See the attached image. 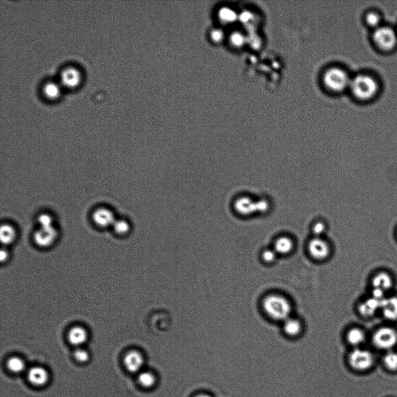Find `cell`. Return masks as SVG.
<instances>
[{"label": "cell", "instance_id": "2e32d148", "mask_svg": "<svg viewBox=\"0 0 397 397\" xmlns=\"http://www.w3.org/2000/svg\"><path fill=\"white\" fill-rule=\"evenodd\" d=\"M373 289L385 291L390 289L392 286L391 276L386 272L378 273L372 280Z\"/></svg>", "mask_w": 397, "mask_h": 397}, {"label": "cell", "instance_id": "277c9868", "mask_svg": "<svg viewBox=\"0 0 397 397\" xmlns=\"http://www.w3.org/2000/svg\"><path fill=\"white\" fill-rule=\"evenodd\" d=\"M327 88L334 92H341L350 85L351 80L345 72L339 68H331L323 76Z\"/></svg>", "mask_w": 397, "mask_h": 397}, {"label": "cell", "instance_id": "7a4b0ae2", "mask_svg": "<svg viewBox=\"0 0 397 397\" xmlns=\"http://www.w3.org/2000/svg\"><path fill=\"white\" fill-rule=\"evenodd\" d=\"M353 94L360 100H368L372 98L378 90V85L371 76L360 75L351 80L349 85Z\"/></svg>", "mask_w": 397, "mask_h": 397}, {"label": "cell", "instance_id": "e0dca14e", "mask_svg": "<svg viewBox=\"0 0 397 397\" xmlns=\"http://www.w3.org/2000/svg\"><path fill=\"white\" fill-rule=\"evenodd\" d=\"M294 248L292 240L288 237H281L276 240L274 250L277 254L286 255L291 253Z\"/></svg>", "mask_w": 397, "mask_h": 397}, {"label": "cell", "instance_id": "5b68a950", "mask_svg": "<svg viewBox=\"0 0 397 397\" xmlns=\"http://www.w3.org/2000/svg\"><path fill=\"white\" fill-rule=\"evenodd\" d=\"M348 363L351 368L356 371L368 370L373 366L374 357L372 353L366 349L356 348L348 356Z\"/></svg>", "mask_w": 397, "mask_h": 397}, {"label": "cell", "instance_id": "d4e9b609", "mask_svg": "<svg viewBox=\"0 0 397 397\" xmlns=\"http://www.w3.org/2000/svg\"><path fill=\"white\" fill-rule=\"evenodd\" d=\"M44 93L50 98H56L59 96L60 89L59 86L54 82H48L44 86Z\"/></svg>", "mask_w": 397, "mask_h": 397}, {"label": "cell", "instance_id": "6da1fadb", "mask_svg": "<svg viewBox=\"0 0 397 397\" xmlns=\"http://www.w3.org/2000/svg\"><path fill=\"white\" fill-rule=\"evenodd\" d=\"M262 307L271 319L283 322L290 318L292 309L290 301L279 294H271L266 297L262 301Z\"/></svg>", "mask_w": 397, "mask_h": 397}, {"label": "cell", "instance_id": "9c48e42d", "mask_svg": "<svg viewBox=\"0 0 397 397\" xmlns=\"http://www.w3.org/2000/svg\"><path fill=\"white\" fill-rule=\"evenodd\" d=\"M29 383L36 387H43L48 384L50 374L45 367L34 366L29 370L27 374Z\"/></svg>", "mask_w": 397, "mask_h": 397}, {"label": "cell", "instance_id": "484cf974", "mask_svg": "<svg viewBox=\"0 0 397 397\" xmlns=\"http://www.w3.org/2000/svg\"><path fill=\"white\" fill-rule=\"evenodd\" d=\"M365 20L369 26L375 29L381 27V18L377 13L371 12L367 14Z\"/></svg>", "mask_w": 397, "mask_h": 397}, {"label": "cell", "instance_id": "4316f807", "mask_svg": "<svg viewBox=\"0 0 397 397\" xmlns=\"http://www.w3.org/2000/svg\"><path fill=\"white\" fill-rule=\"evenodd\" d=\"M74 356L76 361L80 363H85L89 361L90 355L86 349L81 348L76 349L74 353Z\"/></svg>", "mask_w": 397, "mask_h": 397}, {"label": "cell", "instance_id": "44dd1931", "mask_svg": "<svg viewBox=\"0 0 397 397\" xmlns=\"http://www.w3.org/2000/svg\"><path fill=\"white\" fill-rule=\"evenodd\" d=\"M137 380L142 387L151 388L155 385L156 378L155 374L151 371L143 370L138 373Z\"/></svg>", "mask_w": 397, "mask_h": 397}, {"label": "cell", "instance_id": "d6a6232c", "mask_svg": "<svg viewBox=\"0 0 397 397\" xmlns=\"http://www.w3.org/2000/svg\"><path fill=\"white\" fill-rule=\"evenodd\" d=\"M7 257H8V253L6 250H2L0 253V260L2 262L5 261L7 260Z\"/></svg>", "mask_w": 397, "mask_h": 397}, {"label": "cell", "instance_id": "52a82bcc", "mask_svg": "<svg viewBox=\"0 0 397 397\" xmlns=\"http://www.w3.org/2000/svg\"><path fill=\"white\" fill-rule=\"evenodd\" d=\"M144 362L143 355L137 350L127 352L123 358L124 366L127 371L132 373L138 374L143 370Z\"/></svg>", "mask_w": 397, "mask_h": 397}, {"label": "cell", "instance_id": "4fadbf2b", "mask_svg": "<svg viewBox=\"0 0 397 397\" xmlns=\"http://www.w3.org/2000/svg\"><path fill=\"white\" fill-rule=\"evenodd\" d=\"M381 301L371 297L359 305L360 314L365 317L373 316L378 309H380Z\"/></svg>", "mask_w": 397, "mask_h": 397}, {"label": "cell", "instance_id": "5bb4252c", "mask_svg": "<svg viewBox=\"0 0 397 397\" xmlns=\"http://www.w3.org/2000/svg\"><path fill=\"white\" fill-rule=\"evenodd\" d=\"M61 78L64 85L73 87L78 85L81 79V74L77 69L69 67L65 69L62 72Z\"/></svg>", "mask_w": 397, "mask_h": 397}, {"label": "cell", "instance_id": "8fae6325", "mask_svg": "<svg viewBox=\"0 0 397 397\" xmlns=\"http://www.w3.org/2000/svg\"><path fill=\"white\" fill-rule=\"evenodd\" d=\"M380 309L385 318L397 320V297H385L381 302Z\"/></svg>", "mask_w": 397, "mask_h": 397}, {"label": "cell", "instance_id": "30bf717a", "mask_svg": "<svg viewBox=\"0 0 397 397\" xmlns=\"http://www.w3.org/2000/svg\"><path fill=\"white\" fill-rule=\"evenodd\" d=\"M58 232L53 226L41 227V229L34 235L35 242L42 247H47L52 245L57 238Z\"/></svg>", "mask_w": 397, "mask_h": 397}, {"label": "cell", "instance_id": "ac0fdd59", "mask_svg": "<svg viewBox=\"0 0 397 397\" xmlns=\"http://www.w3.org/2000/svg\"><path fill=\"white\" fill-rule=\"evenodd\" d=\"M283 329L289 336H296L302 330L301 323L296 319L288 318L284 321Z\"/></svg>", "mask_w": 397, "mask_h": 397}, {"label": "cell", "instance_id": "f1b7e54d", "mask_svg": "<svg viewBox=\"0 0 397 397\" xmlns=\"http://www.w3.org/2000/svg\"><path fill=\"white\" fill-rule=\"evenodd\" d=\"M277 254L274 250H266L262 253V258L267 263H271L276 260Z\"/></svg>", "mask_w": 397, "mask_h": 397}, {"label": "cell", "instance_id": "603a6c76", "mask_svg": "<svg viewBox=\"0 0 397 397\" xmlns=\"http://www.w3.org/2000/svg\"><path fill=\"white\" fill-rule=\"evenodd\" d=\"M240 210L246 214L257 212V202L254 203L250 198H243L240 201Z\"/></svg>", "mask_w": 397, "mask_h": 397}, {"label": "cell", "instance_id": "83f0119b", "mask_svg": "<svg viewBox=\"0 0 397 397\" xmlns=\"http://www.w3.org/2000/svg\"><path fill=\"white\" fill-rule=\"evenodd\" d=\"M114 230L116 233L118 234H123L128 231V225L126 222L123 221H115L114 224H113Z\"/></svg>", "mask_w": 397, "mask_h": 397}, {"label": "cell", "instance_id": "ffe728a7", "mask_svg": "<svg viewBox=\"0 0 397 397\" xmlns=\"http://www.w3.org/2000/svg\"><path fill=\"white\" fill-rule=\"evenodd\" d=\"M347 339L352 345L358 346L363 343L366 340V336L364 331L359 328H353L348 331Z\"/></svg>", "mask_w": 397, "mask_h": 397}, {"label": "cell", "instance_id": "8992f818", "mask_svg": "<svg viewBox=\"0 0 397 397\" xmlns=\"http://www.w3.org/2000/svg\"><path fill=\"white\" fill-rule=\"evenodd\" d=\"M372 342L378 349L389 351L397 344V331L390 327H382L373 335Z\"/></svg>", "mask_w": 397, "mask_h": 397}, {"label": "cell", "instance_id": "3957f363", "mask_svg": "<svg viewBox=\"0 0 397 397\" xmlns=\"http://www.w3.org/2000/svg\"><path fill=\"white\" fill-rule=\"evenodd\" d=\"M373 42L378 49L388 52L397 45V34L391 27H380L375 29L373 35Z\"/></svg>", "mask_w": 397, "mask_h": 397}, {"label": "cell", "instance_id": "1f68e13d", "mask_svg": "<svg viewBox=\"0 0 397 397\" xmlns=\"http://www.w3.org/2000/svg\"><path fill=\"white\" fill-rule=\"evenodd\" d=\"M269 203L266 200H261L260 201L257 202V212L260 213H265L269 209Z\"/></svg>", "mask_w": 397, "mask_h": 397}, {"label": "cell", "instance_id": "cb8c5ba5", "mask_svg": "<svg viewBox=\"0 0 397 397\" xmlns=\"http://www.w3.org/2000/svg\"><path fill=\"white\" fill-rule=\"evenodd\" d=\"M385 366L389 370H397V352L389 351L383 358Z\"/></svg>", "mask_w": 397, "mask_h": 397}, {"label": "cell", "instance_id": "d6986e66", "mask_svg": "<svg viewBox=\"0 0 397 397\" xmlns=\"http://www.w3.org/2000/svg\"><path fill=\"white\" fill-rule=\"evenodd\" d=\"M7 367L11 372L20 374L26 369V363L20 357L13 356L7 360Z\"/></svg>", "mask_w": 397, "mask_h": 397}, {"label": "cell", "instance_id": "7402d4cb", "mask_svg": "<svg viewBox=\"0 0 397 397\" xmlns=\"http://www.w3.org/2000/svg\"><path fill=\"white\" fill-rule=\"evenodd\" d=\"M16 237V232L12 226L3 225L0 229V239L4 245H10L13 242Z\"/></svg>", "mask_w": 397, "mask_h": 397}, {"label": "cell", "instance_id": "7c38bea8", "mask_svg": "<svg viewBox=\"0 0 397 397\" xmlns=\"http://www.w3.org/2000/svg\"><path fill=\"white\" fill-rule=\"evenodd\" d=\"M93 220L101 227H108L113 225L115 222L114 214L107 209H99L94 212Z\"/></svg>", "mask_w": 397, "mask_h": 397}, {"label": "cell", "instance_id": "9a60e30c", "mask_svg": "<svg viewBox=\"0 0 397 397\" xmlns=\"http://www.w3.org/2000/svg\"><path fill=\"white\" fill-rule=\"evenodd\" d=\"M88 338L86 330L82 327H73L68 333V340L73 345L76 347L85 344Z\"/></svg>", "mask_w": 397, "mask_h": 397}, {"label": "cell", "instance_id": "f546056e", "mask_svg": "<svg viewBox=\"0 0 397 397\" xmlns=\"http://www.w3.org/2000/svg\"><path fill=\"white\" fill-rule=\"evenodd\" d=\"M38 221L41 227H50L53 225V219L49 215L42 214L38 218Z\"/></svg>", "mask_w": 397, "mask_h": 397}, {"label": "cell", "instance_id": "4dcf8cb0", "mask_svg": "<svg viewBox=\"0 0 397 397\" xmlns=\"http://www.w3.org/2000/svg\"><path fill=\"white\" fill-rule=\"evenodd\" d=\"M326 225L323 222H318L315 224L313 227L312 231L317 236V238H319V236L322 235L326 231Z\"/></svg>", "mask_w": 397, "mask_h": 397}, {"label": "cell", "instance_id": "836d02e7", "mask_svg": "<svg viewBox=\"0 0 397 397\" xmlns=\"http://www.w3.org/2000/svg\"><path fill=\"white\" fill-rule=\"evenodd\" d=\"M195 397H213V396H211V395H209V394H200V395H196V396H195Z\"/></svg>", "mask_w": 397, "mask_h": 397}, {"label": "cell", "instance_id": "ba28073f", "mask_svg": "<svg viewBox=\"0 0 397 397\" xmlns=\"http://www.w3.org/2000/svg\"><path fill=\"white\" fill-rule=\"evenodd\" d=\"M308 250L311 256L317 260L326 259L330 253L329 244L325 240L317 237L309 242Z\"/></svg>", "mask_w": 397, "mask_h": 397}]
</instances>
